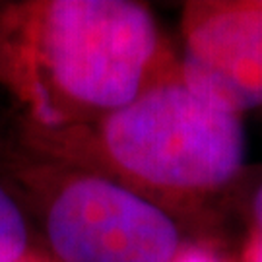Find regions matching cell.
<instances>
[{"mask_svg": "<svg viewBox=\"0 0 262 262\" xmlns=\"http://www.w3.org/2000/svg\"><path fill=\"white\" fill-rule=\"evenodd\" d=\"M16 136L21 150L111 179L179 224L204 214L247 158L243 119L192 94L179 62L97 121L58 130L18 126Z\"/></svg>", "mask_w": 262, "mask_h": 262, "instance_id": "2", "label": "cell"}, {"mask_svg": "<svg viewBox=\"0 0 262 262\" xmlns=\"http://www.w3.org/2000/svg\"><path fill=\"white\" fill-rule=\"evenodd\" d=\"M16 262H58V260L49 253L43 245L35 241V243L28 249V253L24 254L21 258H18Z\"/></svg>", "mask_w": 262, "mask_h": 262, "instance_id": "9", "label": "cell"}, {"mask_svg": "<svg viewBox=\"0 0 262 262\" xmlns=\"http://www.w3.org/2000/svg\"><path fill=\"white\" fill-rule=\"evenodd\" d=\"M35 243L26 210L0 179V262H16Z\"/></svg>", "mask_w": 262, "mask_h": 262, "instance_id": "5", "label": "cell"}, {"mask_svg": "<svg viewBox=\"0 0 262 262\" xmlns=\"http://www.w3.org/2000/svg\"><path fill=\"white\" fill-rule=\"evenodd\" d=\"M179 72L192 94L243 117L262 109V0H196L181 14Z\"/></svg>", "mask_w": 262, "mask_h": 262, "instance_id": "4", "label": "cell"}, {"mask_svg": "<svg viewBox=\"0 0 262 262\" xmlns=\"http://www.w3.org/2000/svg\"><path fill=\"white\" fill-rule=\"evenodd\" d=\"M177 62L140 2L0 4V88L18 111V126L58 130L97 121Z\"/></svg>", "mask_w": 262, "mask_h": 262, "instance_id": "1", "label": "cell"}, {"mask_svg": "<svg viewBox=\"0 0 262 262\" xmlns=\"http://www.w3.org/2000/svg\"><path fill=\"white\" fill-rule=\"evenodd\" d=\"M0 179L58 262H169L185 241L173 215L130 188L16 144L0 159Z\"/></svg>", "mask_w": 262, "mask_h": 262, "instance_id": "3", "label": "cell"}, {"mask_svg": "<svg viewBox=\"0 0 262 262\" xmlns=\"http://www.w3.org/2000/svg\"><path fill=\"white\" fill-rule=\"evenodd\" d=\"M249 217H251L249 229L262 233V181L254 187L251 200H249Z\"/></svg>", "mask_w": 262, "mask_h": 262, "instance_id": "8", "label": "cell"}, {"mask_svg": "<svg viewBox=\"0 0 262 262\" xmlns=\"http://www.w3.org/2000/svg\"><path fill=\"white\" fill-rule=\"evenodd\" d=\"M237 262H262V233L249 229L245 235Z\"/></svg>", "mask_w": 262, "mask_h": 262, "instance_id": "7", "label": "cell"}, {"mask_svg": "<svg viewBox=\"0 0 262 262\" xmlns=\"http://www.w3.org/2000/svg\"><path fill=\"white\" fill-rule=\"evenodd\" d=\"M169 262H237V256H231L222 251L217 243L210 239H187L185 237L177 254Z\"/></svg>", "mask_w": 262, "mask_h": 262, "instance_id": "6", "label": "cell"}, {"mask_svg": "<svg viewBox=\"0 0 262 262\" xmlns=\"http://www.w3.org/2000/svg\"><path fill=\"white\" fill-rule=\"evenodd\" d=\"M8 148H10V142H6L2 136H0V159L6 156V151H8Z\"/></svg>", "mask_w": 262, "mask_h": 262, "instance_id": "10", "label": "cell"}]
</instances>
